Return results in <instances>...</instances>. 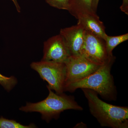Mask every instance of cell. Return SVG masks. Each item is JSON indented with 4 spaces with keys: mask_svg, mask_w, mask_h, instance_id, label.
Returning a JSON list of instances; mask_svg holds the SVG:
<instances>
[{
    "mask_svg": "<svg viewBox=\"0 0 128 128\" xmlns=\"http://www.w3.org/2000/svg\"><path fill=\"white\" fill-rule=\"evenodd\" d=\"M36 128L34 124L28 126L24 125L18 122L15 120L5 118L3 117L0 118V128Z\"/></svg>",
    "mask_w": 128,
    "mask_h": 128,
    "instance_id": "12",
    "label": "cell"
},
{
    "mask_svg": "<svg viewBox=\"0 0 128 128\" xmlns=\"http://www.w3.org/2000/svg\"><path fill=\"white\" fill-rule=\"evenodd\" d=\"M31 68L38 73L41 78L48 82L47 87L55 91L56 93H64L66 78L65 63L41 60L32 62Z\"/></svg>",
    "mask_w": 128,
    "mask_h": 128,
    "instance_id": "4",
    "label": "cell"
},
{
    "mask_svg": "<svg viewBox=\"0 0 128 128\" xmlns=\"http://www.w3.org/2000/svg\"><path fill=\"white\" fill-rule=\"evenodd\" d=\"M17 83V80L14 76L6 77L0 73V84L8 92L11 90Z\"/></svg>",
    "mask_w": 128,
    "mask_h": 128,
    "instance_id": "13",
    "label": "cell"
},
{
    "mask_svg": "<svg viewBox=\"0 0 128 128\" xmlns=\"http://www.w3.org/2000/svg\"><path fill=\"white\" fill-rule=\"evenodd\" d=\"M92 0H69L68 12L77 19L84 14H96L92 7Z\"/></svg>",
    "mask_w": 128,
    "mask_h": 128,
    "instance_id": "10",
    "label": "cell"
},
{
    "mask_svg": "<svg viewBox=\"0 0 128 128\" xmlns=\"http://www.w3.org/2000/svg\"><path fill=\"white\" fill-rule=\"evenodd\" d=\"M128 40V33L118 36L107 35L105 40L108 52L110 55H113L112 51L114 48Z\"/></svg>",
    "mask_w": 128,
    "mask_h": 128,
    "instance_id": "11",
    "label": "cell"
},
{
    "mask_svg": "<svg viewBox=\"0 0 128 128\" xmlns=\"http://www.w3.org/2000/svg\"><path fill=\"white\" fill-rule=\"evenodd\" d=\"M114 62L111 61L102 66L87 77L67 85L64 88V92H73L79 88L90 89L106 100H114L116 90L111 74V68Z\"/></svg>",
    "mask_w": 128,
    "mask_h": 128,
    "instance_id": "2",
    "label": "cell"
},
{
    "mask_svg": "<svg viewBox=\"0 0 128 128\" xmlns=\"http://www.w3.org/2000/svg\"><path fill=\"white\" fill-rule=\"evenodd\" d=\"M80 55L99 66L114 61L115 59L108 52L105 40L86 31Z\"/></svg>",
    "mask_w": 128,
    "mask_h": 128,
    "instance_id": "5",
    "label": "cell"
},
{
    "mask_svg": "<svg viewBox=\"0 0 128 128\" xmlns=\"http://www.w3.org/2000/svg\"><path fill=\"white\" fill-rule=\"evenodd\" d=\"M88 101L89 111L102 127L128 128V108L115 106L99 98L96 92L82 89Z\"/></svg>",
    "mask_w": 128,
    "mask_h": 128,
    "instance_id": "1",
    "label": "cell"
},
{
    "mask_svg": "<svg viewBox=\"0 0 128 128\" xmlns=\"http://www.w3.org/2000/svg\"><path fill=\"white\" fill-rule=\"evenodd\" d=\"M50 6L55 8L68 10L69 0H45Z\"/></svg>",
    "mask_w": 128,
    "mask_h": 128,
    "instance_id": "14",
    "label": "cell"
},
{
    "mask_svg": "<svg viewBox=\"0 0 128 128\" xmlns=\"http://www.w3.org/2000/svg\"><path fill=\"white\" fill-rule=\"evenodd\" d=\"M14 3V6L16 8L17 11L18 12H21V8L17 0H10Z\"/></svg>",
    "mask_w": 128,
    "mask_h": 128,
    "instance_id": "17",
    "label": "cell"
},
{
    "mask_svg": "<svg viewBox=\"0 0 128 128\" xmlns=\"http://www.w3.org/2000/svg\"><path fill=\"white\" fill-rule=\"evenodd\" d=\"M65 64L66 78L64 88L72 82L87 77L102 66L90 62L81 55L70 56Z\"/></svg>",
    "mask_w": 128,
    "mask_h": 128,
    "instance_id": "6",
    "label": "cell"
},
{
    "mask_svg": "<svg viewBox=\"0 0 128 128\" xmlns=\"http://www.w3.org/2000/svg\"><path fill=\"white\" fill-rule=\"evenodd\" d=\"M70 56L65 41L60 34L53 36L44 42L42 60L65 63Z\"/></svg>",
    "mask_w": 128,
    "mask_h": 128,
    "instance_id": "7",
    "label": "cell"
},
{
    "mask_svg": "<svg viewBox=\"0 0 128 128\" xmlns=\"http://www.w3.org/2000/svg\"><path fill=\"white\" fill-rule=\"evenodd\" d=\"M122 12L128 15V0H123L122 3L120 7Z\"/></svg>",
    "mask_w": 128,
    "mask_h": 128,
    "instance_id": "15",
    "label": "cell"
},
{
    "mask_svg": "<svg viewBox=\"0 0 128 128\" xmlns=\"http://www.w3.org/2000/svg\"><path fill=\"white\" fill-rule=\"evenodd\" d=\"M86 34V30L78 24L60 29V34L64 38L70 56L80 55Z\"/></svg>",
    "mask_w": 128,
    "mask_h": 128,
    "instance_id": "8",
    "label": "cell"
},
{
    "mask_svg": "<svg viewBox=\"0 0 128 128\" xmlns=\"http://www.w3.org/2000/svg\"><path fill=\"white\" fill-rule=\"evenodd\" d=\"M78 23L86 31L105 40L107 34L103 22L96 14H84L78 17Z\"/></svg>",
    "mask_w": 128,
    "mask_h": 128,
    "instance_id": "9",
    "label": "cell"
},
{
    "mask_svg": "<svg viewBox=\"0 0 128 128\" xmlns=\"http://www.w3.org/2000/svg\"><path fill=\"white\" fill-rule=\"evenodd\" d=\"M47 88L49 94L45 99L36 103L27 102L26 105L21 107L19 110L26 112H39L42 118L48 122L53 118H58L60 114L65 110H83L72 96H67L64 93L57 94Z\"/></svg>",
    "mask_w": 128,
    "mask_h": 128,
    "instance_id": "3",
    "label": "cell"
},
{
    "mask_svg": "<svg viewBox=\"0 0 128 128\" xmlns=\"http://www.w3.org/2000/svg\"><path fill=\"white\" fill-rule=\"evenodd\" d=\"M99 0H92V7L93 11L96 12Z\"/></svg>",
    "mask_w": 128,
    "mask_h": 128,
    "instance_id": "16",
    "label": "cell"
}]
</instances>
